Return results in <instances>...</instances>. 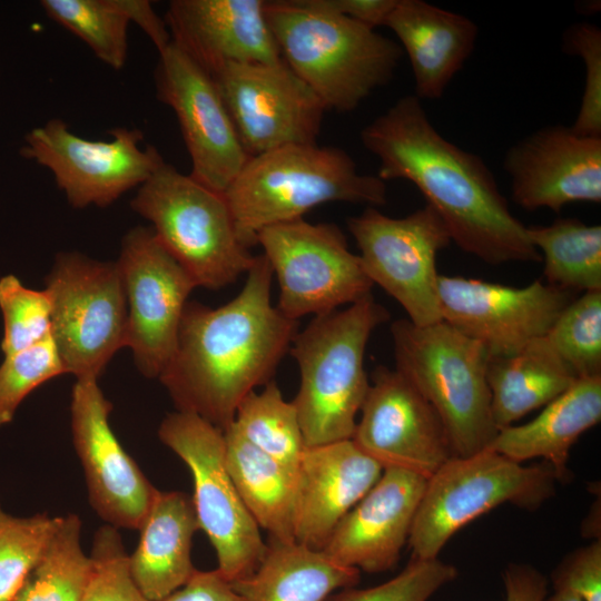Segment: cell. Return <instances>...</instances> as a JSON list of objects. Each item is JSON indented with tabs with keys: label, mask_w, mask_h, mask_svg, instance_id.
I'll return each instance as SVG.
<instances>
[{
	"label": "cell",
	"mask_w": 601,
	"mask_h": 601,
	"mask_svg": "<svg viewBox=\"0 0 601 601\" xmlns=\"http://www.w3.org/2000/svg\"><path fill=\"white\" fill-rule=\"evenodd\" d=\"M47 16L82 40L95 56L120 70L127 59L130 23L121 0H42Z\"/></svg>",
	"instance_id": "33"
},
{
	"label": "cell",
	"mask_w": 601,
	"mask_h": 601,
	"mask_svg": "<svg viewBox=\"0 0 601 601\" xmlns=\"http://www.w3.org/2000/svg\"><path fill=\"white\" fill-rule=\"evenodd\" d=\"M544 601H582V600L569 591L554 590L553 594L546 595Z\"/></svg>",
	"instance_id": "46"
},
{
	"label": "cell",
	"mask_w": 601,
	"mask_h": 601,
	"mask_svg": "<svg viewBox=\"0 0 601 601\" xmlns=\"http://www.w3.org/2000/svg\"><path fill=\"white\" fill-rule=\"evenodd\" d=\"M505 601H544L548 579L536 568L510 563L503 572Z\"/></svg>",
	"instance_id": "44"
},
{
	"label": "cell",
	"mask_w": 601,
	"mask_h": 601,
	"mask_svg": "<svg viewBox=\"0 0 601 601\" xmlns=\"http://www.w3.org/2000/svg\"><path fill=\"white\" fill-rule=\"evenodd\" d=\"M513 201L555 213L572 203H601V137L571 126L535 130L511 146L503 160Z\"/></svg>",
	"instance_id": "20"
},
{
	"label": "cell",
	"mask_w": 601,
	"mask_h": 601,
	"mask_svg": "<svg viewBox=\"0 0 601 601\" xmlns=\"http://www.w3.org/2000/svg\"><path fill=\"white\" fill-rule=\"evenodd\" d=\"M111 411L98 378L76 381L71 432L89 502L106 524L139 530L159 490L117 440L109 424Z\"/></svg>",
	"instance_id": "19"
},
{
	"label": "cell",
	"mask_w": 601,
	"mask_h": 601,
	"mask_svg": "<svg viewBox=\"0 0 601 601\" xmlns=\"http://www.w3.org/2000/svg\"><path fill=\"white\" fill-rule=\"evenodd\" d=\"M223 432L226 465L248 512L269 539L295 541L296 472L249 443L233 423Z\"/></svg>",
	"instance_id": "29"
},
{
	"label": "cell",
	"mask_w": 601,
	"mask_h": 601,
	"mask_svg": "<svg viewBox=\"0 0 601 601\" xmlns=\"http://www.w3.org/2000/svg\"><path fill=\"white\" fill-rule=\"evenodd\" d=\"M158 437L190 471L194 509L216 552L217 570L229 582L248 577L267 542L228 472L224 432L196 414L175 411L160 423Z\"/></svg>",
	"instance_id": "9"
},
{
	"label": "cell",
	"mask_w": 601,
	"mask_h": 601,
	"mask_svg": "<svg viewBox=\"0 0 601 601\" xmlns=\"http://www.w3.org/2000/svg\"><path fill=\"white\" fill-rule=\"evenodd\" d=\"M130 206L150 221L160 245L197 287L230 285L256 259L238 239L224 195L165 160L139 186Z\"/></svg>",
	"instance_id": "7"
},
{
	"label": "cell",
	"mask_w": 601,
	"mask_h": 601,
	"mask_svg": "<svg viewBox=\"0 0 601 601\" xmlns=\"http://www.w3.org/2000/svg\"><path fill=\"white\" fill-rule=\"evenodd\" d=\"M57 516H14L0 506V601H11L40 558Z\"/></svg>",
	"instance_id": "35"
},
{
	"label": "cell",
	"mask_w": 601,
	"mask_h": 601,
	"mask_svg": "<svg viewBox=\"0 0 601 601\" xmlns=\"http://www.w3.org/2000/svg\"><path fill=\"white\" fill-rule=\"evenodd\" d=\"M211 77L249 157L316 144L327 110L284 60L230 63Z\"/></svg>",
	"instance_id": "15"
},
{
	"label": "cell",
	"mask_w": 601,
	"mask_h": 601,
	"mask_svg": "<svg viewBox=\"0 0 601 601\" xmlns=\"http://www.w3.org/2000/svg\"><path fill=\"white\" fill-rule=\"evenodd\" d=\"M239 294L216 308L185 306L175 351L158 377L176 411L193 413L219 430L240 402L270 382L297 334V321L270 300L273 269L264 255L246 273Z\"/></svg>",
	"instance_id": "2"
},
{
	"label": "cell",
	"mask_w": 601,
	"mask_h": 601,
	"mask_svg": "<svg viewBox=\"0 0 601 601\" xmlns=\"http://www.w3.org/2000/svg\"><path fill=\"white\" fill-rule=\"evenodd\" d=\"M457 569L436 559L412 558L394 578L370 588H345L324 601H428L441 588L454 581Z\"/></svg>",
	"instance_id": "39"
},
{
	"label": "cell",
	"mask_w": 601,
	"mask_h": 601,
	"mask_svg": "<svg viewBox=\"0 0 601 601\" xmlns=\"http://www.w3.org/2000/svg\"><path fill=\"white\" fill-rule=\"evenodd\" d=\"M89 556L91 571L80 601H150L132 579L117 528L105 524L96 531Z\"/></svg>",
	"instance_id": "38"
},
{
	"label": "cell",
	"mask_w": 601,
	"mask_h": 601,
	"mask_svg": "<svg viewBox=\"0 0 601 601\" xmlns=\"http://www.w3.org/2000/svg\"><path fill=\"white\" fill-rule=\"evenodd\" d=\"M563 51L579 56L584 65V88L572 129L601 137V30L590 22L572 24L563 35Z\"/></svg>",
	"instance_id": "40"
},
{
	"label": "cell",
	"mask_w": 601,
	"mask_h": 601,
	"mask_svg": "<svg viewBox=\"0 0 601 601\" xmlns=\"http://www.w3.org/2000/svg\"><path fill=\"white\" fill-rule=\"evenodd\" d=\"M198 530L191 496L158 491L128 559L132 579L148 600L161 601L193 577L197 569L191 546Z\"/></svg>",
	"instance_id": "25"
},
{
	"label": "cell",
	"mask_w": 601,
	"mask_h": 601,
	"mask_svg": "<svg viewBox=\"0 0 601 601\" xmlns=\"http://www.w3.org/2000/svg\"><path fill=\"white\" fill-rule=\"evenodd\" d=\"M554 590H565L582 601H601V541L569 552L551 573Z\"/></svg>",
	"instance_id": "41"
},
{
	"label": "cell",
	"mask_w": 601,
	"mask_h": 601,
	"mask_svg": "<svg viewBox=\"0 0 601 601\" xmlns=\"http://www.w3.org/2000/svg\"><path fill=\"white\" fill-rule=\"evenodd\" d=\"M359 138L378 160L377 177L414 184L460 249L489 265L541 262L485 161L442 136L415 95L400 98Z\"/></svg>",
	"instance_id": "1"
},
{
	"label": "cell",
	"mask_w": 601,
	"mask_h": 601,
	"mask_svg": "<svg viewBox=\"0 0 601 601\" xmlns=\"http://www.w3.org/2000/svg\"><path fill=\"white\" fill-rule=\"evenodd\" d=\"M545 337L578 378L601 376V290L575 297Z\"/></svg>",
	"instance_id": "34"
},
{
	"label": "cell",
	"mask_w": 601,
	"mask_h": 601,
	"mask_svg": "<svg viewBox=\"0 0 601 601\" xmlns=\"http://www.w3.org/2000/svg\"><path fill=\"white\" fill-rule=\"evenodd\" d=\"M122 7L129 17L148 36L158 53L164 51L170 43L171 38L165 20L152 9L147 0H121Z\"/></svg>",
	"instance_id": "45"
},
{
	"label": "cell",
	"mask_w": 601,
	"mask_h": 601,
	"mask_svg": "<svg viewBox=\"0 0 601 601\" xmlns=\"http://www.w3.org/2000/svg\"><path fill=\"white\" fill-rule=\"evenodd\" d=\"M347 228L368 278L404 308L411 323L425 326L442 321L436 257L451 237L430 205L401 218L367 207L347 219Z\"/></svg>",
	"instance_id": "12"
},
{
	"label": "cell",
	"mask_w": 601,
	"mask_h": 601,
	"mask_svg": "<svg viewBox=\"0 0 601 601\" xmlns=\"http://www.w3.org/2000/svg\"><path fill=\"white\" fill-rule=\"evenodd\" d=\"M382 472L352 440L305 447L296 471L295 541L323 551Z\"/></svg>",
	"instance_id": "23"
},
{
	"label": "cell",
	"mask_w": 601,
	"mask_h": 601,
	"mask_svg": "<svg viewBox=\"0 0 601 601\" xmlns=\"http://www.w3.org/2000/svg\"><path fill=\"white\" fill-rule=\"evenodd\" d=\"M65 373L51 335L28 348L4 356L0 365V426L13 420L19 405L32 391Z\"/></svg>",
	"instance_id": "37"
},
{
	"label": "cell",
	"mask_w": 601,
	"mask_h": 601,
	"mask_svg": "<svg viewBox=\"0 0 601 601\" xmlns=\"http://www.w3.org/2000/svg\"><path fill=\"white\" fill-rule=\"evenodd\" d=\"M391 334L395 370L437 412L454 455L487 449L499 431L486 378L487 351L444 321L417 326L397 319Z\"/></svg>",
	"instance_id": "6"
},
{
	"label": "cell",
	"mask_w": 601,
	"mask_h": 601,
	"mask_svg": "<svg viewBox=\"0 0 601 601\" xmlns=\"http://www.w3.org/2000/svg\"><path fill=\"white\" fill-rule=\"evenodd\" d=\"M486 378L493 420L501 430L544 407L571 387L578 376L544 336L513 355L490 356Z\"/></svg>",
	"instance_id": "28"
},
{
	"label": "cell",
	"mask_w": 601,
	"mask_h": 601,
	"mask_svg": "<svg viewBox=\"0 0 601 601\" xmlns=\"http://www.w3.org/2000/svg\"><path fill=\"white\" fill-rule=\"evenodd\" d=\"M46 289L52 303L51 336L66 373L98 378L127 342L128 308L117 263L60 253Z\"/></svg>",
	"instance_id": "10"
},
{
	"label": "cell",
	"mask_w": 601,
	"mask_h": 601,
	"mask_svg": "<svg viewBox=\"0 0 601 601\" xmlns=\"http://www.w3.org/2000/svg\"><path fill=\"white\" fill-rule=\"evenodd\" d=\"M233 425L249 443L283 465L297 471L305 443L293 402L270 381L238 405Z\"/></svg>",
	"instance_id": "32"
},
{
	"label": "cell",
	"mask_w": 601,
	"mask_h": 601,
	"mask_svg": "<svg viewBox=\"0 0 601 601\" xmlns=\"http://www.w3.org/2000/svg\"><path fill=\"white\" fill-rule=\"evenodd\" d=\"M280 57L326 110L351 112L387 85L404 52L398 42L305 0H266Z\"/></svg>",
	"instance_id": "3"
},
{
	"label": "cell",
	"mask_w": 601,
	"mask_h": 601,
	"mask_svg": "<svg viewBox=\"0 0 601 601\" xmlns=\"http://www.w3.org/2000/svg\"><path fill=\"white\" fill-rule=\"evenodd\" d=\"M359 579L358 570L338 564L324 551L269 539L256 570L230 583L244 601H324L356 587Z\"/></svg>",
	"instance_id": "27"
},
{
	"label": "cell",
	"mask_w": 601,
	"mask_h": 601,
	"mask_svg": "<svg viewBox=\"0 0 601 601\" xmlns=\"http://www.w3.org/2000/svg\"><path fill=\"white\" fill-rule=\"evenodd\" d=\"M359 413L352 441L383 469L428 479L454 455L437 412L397 370H374Z\"/></svg>",
	"instance_id": "17"
},
{
	"label": "cell",
	"mask_w": 601,
	"mask_h": 601,
	"mask_svg": "<svg viewBox=\"0 0 601 601\" xmlns=\"http://www.w3.org/2000/svg\"><path fill=\"white\" fill-rule=\"evenodd\" d=\"M116 263L128 308L126 347L144 376L158 378L173 356L188 296L197 286L150 227L137 226L124 236Z\"/></svg>",
	"instance_id": "14"
},
{
	"label": "cell",
	"mask_w": 601,
	"mask_h": 601,
	"mask_svg": "<svg viewBox=\"0 0 601 601\" xmlns=\"http://www.w3.org/2000/svg\"><path fill=\"white\" fill-rule=\"evenodd\" d=\"M108 134L109 140L82 138L55 118L27 134L20 154L52 173L72 207H106L141 186L165 160L156 147H141L144 134L137 128Z\"/></svg>",
	"instance_id": "13"
},
{
	"label": "cell",
	"mask_w": 601,
	"mask_h": 601,
	"mask_svg": "<svg viewBox=\"0 0 601 601\" xmlns=\"http://www.w3.org/2000/svg\"><path fill=\"white\" fill-rule=\"evenodd\" d=\"M384 26L408 57L420 100L444 95L472 55L479 33L467 17L423 0H396Z\"/></svg>",
	"instance_id": "24"
},
{
	"label": "cell",
	"mask_w": 601,
	"mask_h": 601,
	"mask_svg": "<svg viewBox=\"0 0 601 601\" xmlns=\"http://www.w3.org/2000/svg\"><path fill=\"white\" fill-rule=\"evenodd\" d=\"M601 420V376L578 378L532 421L497 431L489 449L524 463L543 459L559 482L570 479V451Z\"/></svg>",
	"instance_id": "26"
},
{
	"label": "cell",
	"mask_w": 601,
	"mask_h": 601,
	"mask_svg": "<svg viewBox=\"0 0 601 601\" xmlns=\"http://www.w3.org/2000/svg\"><path fill=\"white\" fill-rule=\"evenodd\" d=\"M223 195L238 239L250 249L264 228L303 218L325 203L383 206L387 187L359 173L338 147L288 145L250 157Z\"/></svg>",
	"instance_id": "4"
},
{
	"label": "cell",
	"mask_w": 601,
	"mask_h": 601,
	"mask_svg": "<svg viewBox=\"0 0 601 601\" xmlns=\"http://www.w3.org/2000/svg\"><path fill=\"white\" fill-rule=\"evenodd\" d=\"M426 481L408 471L383 469L376 483L337 524L323 551L359 572L393 569L408 542Z\"/></svg>",
	"instance_id": "21"
},
{
	"label": "cell",
	"mask_w": 601,
	"mask_h": 601,
	"mask_svg": "<svg viewBox=\"0 0 601 601\" xmlns=\"http://www.w3.org/2000/svg\"><path fill=\"white\" fill-rule=\"evenodd\" d=\"M80 533L77 514L57 516L40 558L11 601H80L91 571Z\"/></svg>",
	"instance_id": "31"
},
{
	"label": "cell",
	"mask_w": 601,
	"mask_h": 601,
	"mask_svg": "<svg viewBox=\"0 0 601 601\" xmlns=\"http://www.w3.org/2000/svg\"><path fill=\"white\" fill-rule=\"evenodd\" d=\"M390 313L373 296L315 316L296 334L290 353L299 368L293 401L306 447L352 440L368 391L367 342Z\"/></svg>",
	"instance_id": "5"
},
{
	"label": "cell",
	"mask_w": 601,
	"mask_h": 601,
	"mask_svg": "<svg viewBox=\"0 0 601 601\" xmlns=\"http://www.w3.org/2000/svg\"><path fill=\"white\" fill-rule=\"evenodd\" d=\"M3 319L1 351L4 356L28 348L51 335L52 303L47 289L24 286L14 275L0 278Z\"/></svg>",
	"instance_id": "36"
},
{
	"label": "cell",
	"mask_w": 601,
	"mask_h": 601,
	"mask_svg": "<svg viewBox=\"0 0 601 601\" xmlns=\"http://www.w3.org/2000/svg\"><path fill=\"white\" fill-rule=\"evenodd\" d=\"M317 10L349 18L372 29L384 26L396 0H305Z\"/></svg>",
	"instance_id": "43"
},
{
	"label": "cell",
	"mask_w": 601,
	"mask_h": 601,
	"mask_svg": "<svg viewBox=\"0 0 601 601\" xmlns=\"http://www.w3.org/2000/svg\"><path fill=\"white\" fill-rule=\"evenodd\" d=\"M161 601H244L229 581L215 570H196L181 588Z\"/></svg>",
	"instance_id": "42"
},
{
	"label": "cell",
	"mask_w": 601,
	"mask_h": 601,
	"mask_svg": "<svg viewBox=\"0 0 601 601\" xmlns=\"http://www.w3.org/2000/svg\"><path fill=\"white\" fill-rule=\"evenodd\" d=\"M437 297L442 321L502 357L544 337L575 294L541 280L513 287L439 275Z\"/></svg>",
	"instance_id": "16"
},
{
	"label": "cell",
	"mask_w": 601,
	"mask_h": 601,
	"mask_svg": "<svg viewBox=\"0 0 601 601\" xmlns=\"http://www.w3.org/2000/svg\"><path fill=\"white\" fill-rule=\"evenodd\" d=\"M544 263L548 285L574 293L601 290V226L578 218L526 226Z\"/></svg>",
	"instance_id": "30"
},
{
	"label": "cell",
	"mask_w": 601,
	"mask_h": 601,
	"mask_svg": "<svg viewBox=\"0 0 601 601\" xmlns=\"http://www.w3.org/2000/svg\"><path fill=\"white\" fill-rule=\"evenodd\" d=\"M257 245L279 286L277 309L297 321L324 315L371 296L373 283L341 228L303 218L264 228Z\"/></svg>",
	"instance_id": "11"
},
{
	"label": "cell",
	"mask_w": 601,
	"mask_h": 601,
	"mask_svg": "<svg viewBox=\"0 0 601 601\" xmlns=\"http://www.w3.org/2000/svg\"><path fill=\"white\" fill-rule=\"evenodd\" d=\"M266 0H173L165 14L171 43L210 76L230 63H275L280 52Z\"/></svg>",
	"instance_id": "22"
},
{
	"label": "cell",
	"mask_w": 601,
	"mask_h": 601,
	"mask_svg": "<svg viewBox=\"0 0 601 601\" xmlns=\"http://www.w3.org/2000/svg\"><path fill=\"white\" fill-rule=\"evenodd\" d=\"M157 98L175 112L191 161L190 176L224 194L250 158L213 77L170 43L159 53Z\"/></svg>",
	"instance_id": "18"
},
{
	"label": "cell",
	"mask_w": 601,
	"mask_h": 601,
	"mask_svg": "<svg viewBox=\"0 0 601 601\" xmlns=\"http://www.w3.org/2000/svg\"><path fill=\"white\" fill-rule=\"evenodd\" d=\"M556 482L544 462L525 465L489 447L453 455L426 481L407 542L412 558H439L459 530L503 504L536 510L554 496Z\"/></svg>",
	"instance_id": "8"
}]
</instances>
